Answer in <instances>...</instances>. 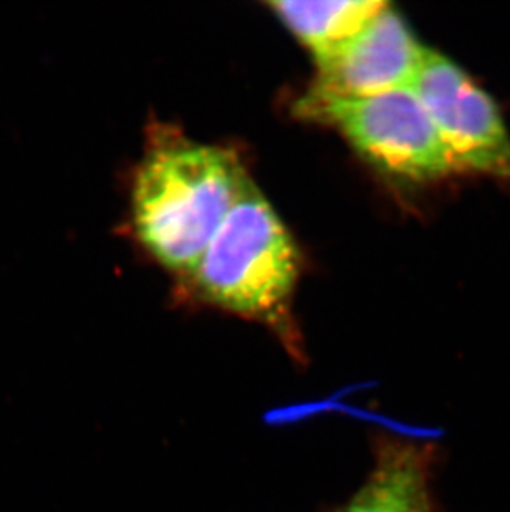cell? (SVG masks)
Segmentation results:
<instances>
[{
  "label": "cell",
  "instance_id": "obj_2",
  "mask_svg": "<svg viewBox=\"0 0 510 512\" xmlns=\"http://www.w3.org/2000/svg\"><path fill=\"white\" fill-rule=\"evenodd\" d=\"M191 276L204 299L282 330L287 345L297 352L285 309L299 277V254L290 232L251 179Z\"/></svg>",
  "mask_w": 510,
  "mask_h": 512
},
{
  "label": "cell",
  "instance_id": "obj_1",
  "mask_svg": "<svg viewBox=\"0 0 510 512\" xmlns=\"http://www.w3.org/2000/svg\"><path fill=\"white\" fill-rule=\"evenodd\" d=\"M247 183L231 150L183 136L163 138L136 171V236L163 266L193 274Z\"/></svg>",
  "mask_w": 510,
  "mask_h": 512
},
{
  "label": "cell",
  "instance_id": "obj_3",
  "mask_svg": "<svg viewBox=\"0 0 510 512\" xmlns=\"http://www.w3.org/2000/svg\"><path fill=\"white\" fill-rule=\"evenodd\" d=\"M297 110L337 126L361 155L390 173L428 181L458 170L428 110L411 88L366 98H312Z\"/></svg>",
  "mask_w": 510,
  "mask_h": 512
},
{
  "label": "cell",
  "instance_id": "obj_4",
  "mask_svg": "<svg viewBox=\"0 0 510 512\" xmlns=\"http://www.w3.org/2000/svg\"><path fill=\"white\" fill-rule=\"evenodd\" d=\"M458 170L510 179V136L499 110L456 63L426 50L411 83Z\"/></svg>",
  "mask_w": 510,
  "mask_h": 512
},
{
  "label": "cell",
  "instance_id": "obj_6",
  "mask_svg": "<svg viewBox=\"0 0 510 512\" xmlns=\"http://www.w3.org/2000/svg\"><path fill=\"white\" fill-rule=\"evenodd\" d=\"M431 456L429 446L383 438L373 471L343 512H434Z\"/></svg>",
  "mask_w": 510,
  "mask_h": 512
},
{
  "label": "cell",
  "instance_id": "obj_5",
  "mask_svg": "<svg viewBox=\"0 0 510 512\" xmlns=\"http://www.w3.org/2000/svg\"><path fill=\"white\" fill-rule=\"evenodd\" d=\"M424 55L403 17L386 5L352 39L317 60L307 97L366 98L409 88Z\"/></svg>",
  "mask_w": 510,
  "mask_h": 512
},
{
  "label": "cell",
  "instance_id": "obj_7",
  "mask_svg": "<svg viewBox=\"0 0 510 512\" xmlns=\"http://www.w3.org/2000/svg\"><path fill=\"white\" fill-rule=\"evenodd\" d=\"M386 5L381 0H277L269 7L317 62L352 39Z\"/></svg>",
  "mask_w": 510,
  "mask_h": 512
}]
</instances>
